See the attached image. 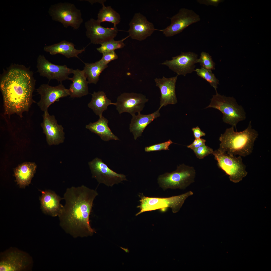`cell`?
I'll use <instances>...</instances> for the list:
<instances>
[{"label": "cell", "mask_w": 271, "mask_h": 271, "mask_svg": "<svg viewBox=\"0 0 271 271\" xmlns=\"http://www.w3.org/2000/svg\"><path fill=\"white\" fill-rule=\"evenodd\" d=\"M161 109L159 107L157 111L150 114H142L140 113L137 115L132 116L129 129L135 140L141 136L144 130L149 124L160 116L159 111Z\"/></svg>", "instance_id": "22"}, {"label": "cell", "mask_w": 271, "mask_h": 271, "mask_svg": "<svg viewBox=\"0 0 271 271\" xmlns=\"http://www.w3.org/2000/svg\"><path fill=\"white\" fill-rule=\"evenodd\" d=\"M102 7L98 14L97 21L101 23L107 22L113 24L114 27L120 22V17L119 14L113 10L110 6L106 7L103 3Z\"/></svg>", "instance_id": "28"}, {"label": "cell", "mask_w": 271, "mask_h": 271, "mask_svg": "<svg viewBox=\"0 0 271 271\" xmlns=\"http://www.w3.org/2000/svg\"><path fill=\"white\" fill-rule=\"evenodd\" d=\"M167 18L171 20L170 25L164 29L158 30L167 37L179 33L191 25L200 20L199 16L194 11L185 8L181 9L176 14Z\"/></svg>", "instance_id": "11"}, {"label": "cell", "mask_w": 271, "mask_h": 271, "mask_svg": "<svg viewBox=\"0 0 271 271\" xmlns=\"http://www.w3.org/2000/svg\"><path fill=\"white\" fill-rule=\"evenodd\" d=\"M195 71L198 76L209 82L211 85L214 88L216 93L217 92V89L218 85L219 84V81L212 73V71H210L201 68L196 69Z\"/></svg>", "instance_id": "30"}, {"label": "cell", "mask_w": 271, "mask_h": 271, "mask_svg": "<svg viewBox=\"0 0 271 271\" xmlns=\"http://www.w3.org/2000/svg\"><path fill=\"white\" fill-rule=\"evenodd\" d=\"M75 46L73 43L64 40L58 43L46 46L44 47V49L52 55L59 54L68 58H78V55L85 51L86 47L78 50L75 48Z\"/></svg>", "instance_id": "23"}, {"label": "cell", "mask_w": 271, "mask_h": 271, "mask_svg": "<svg viewBox=\"0 0 271 271\" xmlns=\"http://www.w3.org/2000/svg\"><path fill=\"white\" fill-rule=\"evenodd\" d=\"M212 154L217 161L218 166L229 175L231 181L238 183L247 175L246 166L241 156H231L218 150L213 151Z\"/></svg>", "instance_id": "9"}, {"label": "cell", "mask_w": 271, "mask_h": 271, "mask_svg": "<svg viewBox=\"0 0 271 271\" xmlns=\"http://www.w3.org/2000/svg\"><path fill=\"white\" fill-rule=\"evenodd\" d=\"M91 95V100L88 106L99 117L102 116L103 112L107 109L109 105H115V103H112L103 91L94 92Z\"/></svg>", "instance_id": "26"}, {"label": "cell", "mask_w": 271, "mask_h": 271, "mask_svg": "<svg viewBox=\"0 0 271 271\" xmlns=\"http://www.w3.org/2000/svg\"><path fill=\"white\" fill-rule=\"evenodd\" d=\"M37 166L34 163L26 162L19 165L14 170L17 184L23 188L31 183L35 173Z\"/></svg>", "instance_id": "24"}, {"label": "cell", "mask_w": 271, "mask_h": 271, "mask_svg": "<svg viewBox=\"0 0 271 271\" xmlns=\"http://www.w3.org/2000/svg\"><path fill=\"white\" fill-rule=\"evenodd\" d=\"M192 130L195 139H200L201 137L206 135V133L202 131L198 126L192 128Z\"/></svg>", "instance_id": "37"}, {"label": "cell", "mask_w": 271, "mask_h": 271, "mask_svg": "<svg viewBox=\"0 0 271 271\" xmlns=\"http://www.w3.org/2000/svg\"><path fill=\"white\" fill-rule=\"evenodd\" d=\"M193 194L190 191L179 195L168 197H148L142 194L140 196V204L137 207L140 210L136 216L144 212L158 210L165 212L168 208H171L173 213H177L179 211L187 198Z\"/></svg>", "instance_id": "5"}, {"label": "cell", "mask_w": 271, "mask_h": 271, "mask_svg": "<svg viewBox=\"0 0 271 271\" xmlns=\"http://www.w3.org/2000/svg\"><path fill=\"white\" fill-rule=\"evenodd\" d=\"M178 76L166 78H156L155 81L156 86L159 87L161 96L160 106L161 108L168 104H175L177 102L175 93V86Z\"/></svg>", "instance_id": "19"}, {"label": "cell", "mask_w": 271, "mask_h": 271, "mask_svg": "<svg viewBox=\"0 0 271 271\" xmlns=\"http://www.w3.org/2000/svg\"><path fill=\"white\" fill-rule=\"evenodd\" d=\"M128 36L120 40H115L114 39L104 42L101 44V46L97 48V50L101 53L114 51L115 50L122 48L125 45L123 41Z\"/></svg>", "instance_id": "29"}, {"label": "cell", "mask_w": 271, "mask_h": 271, "mask_svg": "<svg viewBox=\"0 0 271 271\" xmlns=\"http://www.w3.org/2000/svg\"><path fill=\"white\" fill-rule=\"evenodd\" d=\"M128 31L129 36L132 39L141 41L151 35L155 30L153 24L140 13H136L129 24Z\"/></svg>", "instance_id": "18"}, {"label": "cell", "mask_w": 271, "mask_h": 271, "mask_svg": "<svg viewBox=\"0 0 271 271\" xmlns=\"http://www.w3.org/2000/svg\"><path fill=\"white\" fill-rule=\"evenodd\" d=\"M195 175L193 167L182 164L178 166L175 171L159 175L158 182L164 190L168 189L184 190L194 182Z\"/></svg>", "instance_id": "6"}, {"label": "cell", "mask_w": 271, "mask_h": 271, "mask_svg": "<svg viewBox=\"0 0 271 271\" xmlns=\"http://www.w3.org/2000/svg\"><path fill=\"white\" fill-rule=\"evenodd\" d=\"M148 100L142 94L124 93L117 97L115 105L119 114L126 112L133 116L140 113Z\"/></svg>", "instance_id": "15"}, {"label": "cell", "mask_w": 271, "mask_h": 271, "mask_svg": "<svg viewBox=\"0 0 271 271\" xmlns=\"http://www.w3.org/2000/svg\"><path fill=\"white\" fill-rule=\"evenodd\" d=\"M258 135L257 131L252 128L251 121L242 131H235L232 126L221 134L219 138L221 143L218 150L231 156H246L252 153Z\"/></svg>", "instance_id": "3"}, {"label": "cell", "mask_w": 271, "mask_h": 271, "mask_svg": "<svg viewBox=\"0 0 271 271\" xmlns=\"http://www.w3.org/2000/svg\"><path fill=\"white\" fill-rule=\"evenodd\" d=\"M196 157L199 159H202L204 157L212 154V149L205 145L193 150Z\"/></svg>", "instance_id": "33"}, {"label": "cell", "mask_w": 271, "mask_h": 271, "mask_svg": "<svg viewBox=\"0 0 271 271\" xmlns=\"http://www.w3.org/2000/svg\"><path fill=\"white\" fill-rule=\"evenodd\" d=\"M41 207L43 212L52 217L58 216L63 207L60 203L63 198L51 190H41Z\"/></svg>", "instance_id": "20"}, {"label": "cell", "mask_w": 271, "mask_h": 271, "mask_svg": "<svg viewBox=\"0 0 271 271\" xmlns=\"http://www.w3.org/2000/svg\"><path fill=\"white\" fill-rule=\"evenodd\" d=\"M72 77L69 80L72 82L68 89L71 98H80L89 94L87 77L83 70H74Z\"/></svg>", "instance_id": "21"}, {"label": "cell", "mask_w": 271, "mask_h": 271, "mask_svg": "<svg viewBox=\"0 0 271 271\" xmlns=\"http://www.w3.org/2000/svg\"><path fill=\"white\" fill-rule=\"evenodd\" d=\"M36 80L33 72L25 66L12 64L0 76V88L4 114H16L22 118L35 102L32 98Z\"/></svg>", "instance_id": "1"}, {"label": "cell", "mask_w": 271, "mask_h": 271, "mask_svg": "<svg viewBox=\"0 0 271 271\" xmlns=\"http://www.w3.org/2000/svg\"><path fill=\"white\" fill-rule=\"evenodd\" d=\"M98 195L96 190L84 185L67 188L63 198L65 204L58 215L60 225L65 231L75 237L92 235L95 232L89 218Z\"/></svg>", "instance_id": "2"}, {"label": "cell", "mask_w": 271, "mask_h": 271, "mask_svg": "<svg viewBox=\"0 0 271 271\" xmlns=\"http://www.w3.org/2000/svg\"><path fill=\"white\" fill-rule=\"evenodd\" d=\"M206 142L205 140L201 138L195 139L191 144L187 147L188 148L193 150L205 145Z\"/></svg>", "instance_id": "35"}, {"label": "cell", "mask_w": 271, "mask_h": 271, "mask_svg": "<svg viewBox=\"0 0 271 271\" xmlns=\"http://www.w3.org/2000/svg\"><path fill=\"white\" fill-rule=\"evenodd\" d=\"M100 24L93 18L85 23L86 35L92 43L101 44L114 39L117 35L118 30L116 27L105 28Z\"/></svg>", "instance_id": "14"}, {"label": "cell", "mask_w": 271, "mask_h": 271, "mask_svg": "<svg viewBox=\"0 0 271 271\" xmlns=\"http://www.w3.org/2000/svg\"><path fill=\"white\" fill-rule=\"evenodd\" d=\"M217 109L223 114V121L235 127L240 121L245 120L246 113L242 106L239 105L233 97L221 95L218 92L213 96L210 104L206 108Z\"/></svg>", "instance_id": "4"}, {"label": "cell", "mask_w": 271, "mask_h": 271, "mask_svg": "<svg viewBox=\"0 0 271 271\" xmlns=\"http://www.w3.org/2000/svg\"><path fill=\"white\" fill-rule=\"evenodd\" d=\"M37 72L40 75L46 78L49 81L56 80L62 82L69 80V75L73 74V69L68 67L66 65H59L54 64L48 61L43 55H40L37 60Z\"/></svg>", "instance_id": "12"}, {"label": "cell", "mask_w": 271, "mask_h": 271, "mask_svg": "<svg viewBox=\"0 0 271 271\" xmlns=\"http://www.w3.org/2000/svg\"><path fill=\"white\" fill-rule=\"evenodd\" d=\"M108 120L103 116L99 117L96 122H90L85 127L92 132L98 135L101 139L105 141L111 140H119L112 132L108 125Z\"/></svg>", "instance_id": "25"}, {"label": "cell", "mask_w": 271, "mask_h": 271, "mask_svg": "<svg viewBox=\"0 0 271 271\" xmlns=\"http://www.w3.org/2000/svg\"><path fill=\"white\" fill-rule=\"evenodd\" d=\"M197 63H199L202 68L210 71L215 69V63L213 61L211 56L209 53L202 51L200 56L197 60Z\"/></svg>", "instance_id": "31"}, {"label": "cell", "mask_w": 271, "mask_h": 271, "mask_svg": "<svg viewBox=\"0 0 271 271\" xmlns=\"http://www.w3.org/2000/svg\"><path fill=\"white\" fill-rule=\"evenodd\" d=\"M92 174L99 184L103 183L108 186H112L115 184L126 180V176L117 173L109 168L100 159L96 158L88 162Z\"/></svg>", "instance_id": "10"}, {"label": "cell", "mask_w": 271, "mask_h": 271, "mask_svg": "<svg viewBox=\"0 0 271 271\" xmlns=\"http://www.w3.org/2000/svg\"><path fill=\"white\" fill-rule=\"evenodd\" d=\"M223 1L222 0H198L197 1L200 4L207 6L211 5L217 7L219 3Z\"/></svg>", "instance_id": "36"}, {"label": "cell", "mask_w": 271, "mask_h": 271, "mask_svg": "<svg viewBox=\"0 0 271 271\" xmlns=\"http://www.w3.org/2000/svg\"><path fill=\"white\" fill-rule=\"evenodd\" d=\"M48 12L53 20L61 23L66 28L70 26L78 29L83 22L81 11L71 3H60L52 5Z\"/></svg>", "instance_id": "8"}, {"label": "cell", "mask_w": 271, "mask_h": 271, "mask_svg": "<svg viewBox=\"0 0 271 271\" xmlns=\"http://www.w3.org/2000/svg\"><path fill=\"white\" fill-rule=\"evenodd\" d=\"M84 63L83 70L90 84H96L99 80L101 74L108 66V65L103 64L100 60L95 63Z\"/></svg>", "instance_id": "27"}, {"label": "cell", "mask_w": 271, "mask_h": 271, "mask_svg": "<svg viewBox=\"0 0 271 271\" xmlns=\"http://www.w3.org/2000/svg\"><path fill=\"white\" fill-rule=\"evenodd\" d=\"M118 58L117 55L114 51H113L103 53L102 56L100 60L103 64L107 65L110 62Z\"/></svg>", "instance_id": "34"}, {"label": "cell", "mask_w": 271, "mask_h": 271, "mask_svg": "<svg viewBox=\"0 0 271 271\" xmlns=\"http://www.w3.org/2000/svg\"><path fill=\"white\" fill-rule=\"evenodd\" d=\"M88 1L89 2H90L92 4H93V3H96V2H98V3H101V4H102L103 3H104V2H105L106 1V0H96V1L88 0Z\"/></svg>", "instance_id": "38"}, {"label": "cell", "mask_w": 271, "mask_h": 271, "mask_svg": "<svg viewBox=\"0 0 271 271\" xmlns=\"http://www.w3.org/2000/svg\"><path fill=\"white\" fill-rule=\"evenodd\" d=\"M40 96V99L37 103L41 110L44 112L48 111L50 106L60 99L70 96L68 89L60 83L58 85L52 86L48 84H42L36 89Z\"/></svg>", "instance_id": "13"}, {"label": "cell", "mask_w": 271, "mask_h": 271, "mask_svg": "<svg viewBox=\"0 0 271 271\" xmlns=\"http://www.w3.org/2000/svg\"><path fill=\"white\" fill-rule=\"evenodd\" d=\"M173 143L170 139L164 142L155 144L146 147L145 150L146 152L161 151L162 150H169V146Z\"/></svg>", "instance_id": "32"}, {"label": "cell", "mask_w": 271, "mask_h": 271, "mask_svg": "<svg viewBox=\"0 0 271 271\" xmlns=\"http://www.w3.org/2000/svg\"><path fill=\"white\" fill-rule=\"evenodd\" d=\"M198 57L193 52H182L180 55L172 57L171 60H166L161 64L168 66L178 76H185L187 74L195 71Z\"/></svg>", "instance_id": "16"}, {"label": "cell", "mask_w": 271, "mask_h": 271, "mask_svg": "<svg viewBox=\"0 0 271 271\" xmlns=\"http://www.w3.org/2000/svg\"><path fill=\"white\" fill-rule=\"evenodd\" d=\"M41 126L50 146L58 145L63 143L65 138L64 128L58 124L54 115L49 114L48 111L44 112Z\"/></svg>", "instance_id": "17"}, {"label": "cell", "mask_w": 271, "mask_h": 271, "mask_svg": "<svg viewBox=\"0 0 271 271\" xmlns=\"http://www.w3.org/2000/svg\"><path fill=\"white\" fill-rule=\"evenodd\" d=\"M33 261L27 253L11 247L0 253V271H28L32 268Z\"/></svg>", "instance_id": "7"}]
</instances>
